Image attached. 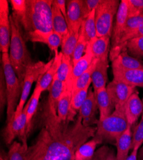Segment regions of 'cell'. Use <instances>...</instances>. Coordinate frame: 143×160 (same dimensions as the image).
<instances>
[{"label":"cell","instance_id":"1","mask_svg":"<svg viewBox=\"0 0 143 160\" xmlns=\"http://www.w3.org/2000/svg\"><path fill=\"white\" fill-rule=\"evenodd\" d=\"M41 129L29 146L27 160H73L76 151L95 136L96 127H85L79 115L62 122L46 102L41 116Z\"/></svg>","mask_w":143,"mask_h":160},{"label":"cell","instance_id":"2","mask_svg":"<svg viewBox=\"0 0 143 160\" xmlns=\"http://www.w3.org/2000/svg\"><path fill=\"white\" fill-rule=\"evenodd\" d=\"M53 0H27V13L21 24L24 37L30 35H48L54 32Z\"/></svg>","mask_w":143,"mask_h":160},{"label":"cell","instance_id":"3","mask_svg":"<svg viewBox=\"0 0 143 160\" xmlns=\"http://www.w3.org/2000/svg\"><path fill=\"white\" fill-rule=\"evenodd\" d=\"M11 24V40L9 49V58L20 83L23 86L24 78L29 67L33 63L25 42L22 26L12 14L10 16Z\"/></svg>","mask_w":143,"mask_h":160},{"label":"cell","instance_id":"4","mask_svg":"<svg viewBox=\"0 0 143 160\" xmlns=\"http://www.w3.org/2000/svg\"><path fill=\"white\" fill-rule=\"evenodd\" d=\"M2 63L3 69L7 94V124L14 117L15 112L19 104L23 86L13 69L8 53H2Z\"/></svg>","mask_w":143,"mask_h":160},{"label":"cell","instance_id":"5","mask_svg":"<svg viewBox=\"0 0 143 160\" xmlns=\"http://www.w3.org/2000/svg\"><path fill=\"white\" fill-rule=\"evenodd\" d=\"M123 110H114L107 118L99 120L96 124L95 137L103 142L115 143L128 127Z\"/></svg>","mask_w":143,"mask_h":160},{"label":"cell","instance_id":"6","mask_svg":"<svg viewBox=\"0 0 143 160\" xmlns=\"http://www.w3.org/2000/svg\"><path fill=\"white\" fill-rule=\"evenodd\" d=\"M120 5L118 0H102L95 10L98 37L112 36L114 19L118 13Z\"/></svg>","mask_w":143,"mask_h":160},{"label":"cell","instance_id":"7","mask_svg":"<svg viewBox=\"0 0 143 160\" xmlns=\"http://www.w3.org/2000/svg\"><path fill=\"white\" fill-rule=\"evenodd\" d=\"M52 62H53V58L47 63H44L42 61H38L32 64L28 68L24 78L21 96L14 116L19 115L23 112L26 105V102L30 95L33 83L35 81H37L46 72Z\"/></svg>","mask_w":143,"mask_h":160},{"label":"cell","instance_id":"8","mask_svg":"<svg viewBox=\"0 0 143 160\" xmlns=\"http://www.w3.org/2000/svg\"><path fill=\"white\" fill-rule=\"evenodd\" d=\"M127 19L128 2L127 0H122L115 16V21L113 26L112 32V48L110 53V58L112 62L121 53L120 44Z\"/></svg>","mask_w":143,"mask_h":160},{"label":"cell","instance_id":"9","mask_svg":"<svg viewBox=\"0 0 143 160\" xmlns=\"http://www.w3.org/2000/svg\"><path fill=\"white\" fill-rule=\"evenodd\" d=\"M107 90L114 106V110H123L128 99L136 90L135 87L113 79L107 85Z\"/></svg>","mask_w":143,"mask_h":160},{"label":"cell","instance_id":"10","mask_svg":"<svg viewBox=\"0 0 143 160\" xmlns=\"http://www.w3.org/2000/svg\"><path fill=\"white\" fill-rule=\"evenodd\" d=\"M7 0L0 1V50L8 53L11 40V24Z\"/></svg>","mask_w":143,"mask_h":160},{"label":"cell","instance_id":"11","mask_svg":"<svg viewBox=\"0 0 143 160\" xmlns=\"http://www.w3.org/2000/svg\"><path fill=\"white\" fill-rule=\"evenodd\" d=\"M98 110L94 92L89 90L87 97L79 111V115L82 120V124L85 127H92L96 125L99 120L96 114Z\"/></svg>","mask_w":143,"mask_h":160},{"label":"cell","instance_id":"12","mask_svg":"<svg viewBox=\"0 0 143 160\" xmlns=\"http://www.w3.org/2000/svg\"><path fill=\"white\" fill-rule=\"evenodd\" d=\"M67 22L69 30L80 33L83 17V0H69L66 2Z\"/></svg>","mask_w":143,"mask_h":160},{"label":"cell","instance_id":"13","mask_svg":"<svg viewBox=\"0 0 143 160\" xmlns=\"http://www.w3.org/2000/svg\"><path fill=\"white\" fill-rule=\"evenodd\" d=\"M143 112V102L135 91L124 106V114L129 126L132 127Z\"/></svg>","mask_w":143,"mask_h":160},{"label":"cell","instance_id":"14","mask_svg":"<svg viewBox=\"0 0 143 160\" xmlns=\"http://www.w3.org/2000/svg\"><path fill=\"white\" fill-rule=\"evenodd\" d=\"M114 79L132 87H143V69H112Z\"/></svg>","mask_w":143,"mask_h":160},{"label":"cell","instance_id":"15","mask_svg":"<svg viewBox=\"0 0 143 160\" xmlns=\"http://www.w3.org/2000/svg\"><path fill=\"white\" fill-rule=\"evenodd\" d=\"M62 52H60L53 58V62L46 72L37 80V84L40 87L42 92L49 90L50 87L57 75L59 68L61 63Z\"/></svg>","mask_w":143,"mask_h":160},{"label":"cell","instance_id":"16","mask_svg":"<svg viewBox=\"0 0 143 160\" xmlns=\"http://www.w3.org/2000/svg\"><path fill=\"white\" fill-rule=\"evenodd\" d=\"M112 69L121 70L143 69V63L138 59L129 55L126 48L112 62Z\"/></svg>","mask_w":143,"mask_h":160},{"label":"cell","instance_id":"17","mask_svg":"<svg viewBox=\"0 0 143 160\" xmlns=\"http://www.w3.org/2000/svg\"><path fill=\"white\" fill-rule=\"evenodd\" d=\"M94 92L100 112L99 120H103L109 117L114 111V106L107 88L95 90Z\"/></svg>","mask_w":143,"mask_h":160},{"label":"cell","instance_id":"18","mask_svg":"<svg viewBox=\"0 0 143 160\" xmlns=\"http://www.w3.org/2000/svg\"><path fill=\"white\" fill-rule=\"evenodd\" d=\"M108 68V59L98 60L91 76L92 84L94 91L107 87Z\"/></svg>","mask_w":143,"mask_h":160},{"label":"cell","instance_id":"19","mask_svg":"<svg viewBox=\"0 0 143 160\" xmlns=\"http://www.w3.org/2000/svg\"><path fill=\"white\" fill-rule=\"evenodd\" d=\"M72 86L66 85L64 87V92L59 101L57 105V116L62 122L68 121V117L71 111L72 101Z\"/></svg>","mask_w":143,"mask_h":160},{"label":"cell","instance_id":"20","mask_svg":"<svg viewBox=\"0 0 143 160\" xmlns=\"http://www.w3.org/2000/svg\"><path fill=\"white\" fill-rule=\"evenodd\" d=\"M25 39L32 42L43 43L48 46L51 51L55 53V55L59 54V48L61 46L62 42V37L56 32H53L51 33L44 35L41 34L30 35L25 37Z\"/></svg>","mask_w":143,"mask_h":160},{"label":"cell","instance_id":"21","mask_svg":"<svg viewBox=\"0 0 143 160\" xmlns=\"http://www.w3.org/2000/svg\"><path fill=\"white\" fill-rule=\"evenodd\" d=\"M132 127L130 126H128L125 131L119 137L116 142L117 160H126L128 156L129 151L132 150Z\"/></svg>","mask_w":143,"mask_h":160},{"label":"cell","instance_id":"22","mask_svg":"<svg viewBox=\"0 0 143 160\" xmlns=\"http://www.w3.org/2000/svg\"><path fill=\"white\" fill-rule=\"evenodd\" d=\"M94 59V58L92 51L91 46H90V43H89L84 56L73 65L71 74L72 87L75 80L88 69Z\"/></svg>","mask_w":143,"mask_h":160},{"label":"cell","instance_id":"23","mask_svg":"<svg viewBox=\"0 0 143 160\" xmlns=\"http://www.w3.org/2000/svg\"><path fill=\"white\" fill-rule=\"evenodd\" d=\"M103 142L97 138L94 137L92 139L87 141L79 147L74 155L73 160H90L94 156L97 146Z\"/></svg>","mask_w":143,"mask_h":160},{"label":"cell","instance_id":"24","mask_svg":"<svg viewBox=\"0 0 143 160\" xmlns=\"http://www.w3.org/2000/svg\"><path fill=\"white\" fill-rule=\"evenodd\" d=\"M111 37L103 36L97 37L93 41L89 42L91 46L94 58L98 60L108 59Z\"/></svg>","mask_w":143,"mask_h":160},{"label":"cell","instance_id":"25","mask_svg":"<svg viewBox=\"0 0 143 160\" xmlns=\"http://www.w3.org/2000/svg\"><path fill=\"white\" fill-rule=\"evenodd\" d=\"M52 22L54 32L58 33L63 40L69 33L68 24L62 13L54 4L52 5Z\"/></svg>","mask_w":143,"mask_h":160},{"label":"cell","instance_id":"26","mask_svg":"<svg viewBox=\"0 0 143 160\" xmlns=\"http://www.w3.org/2000/svg\"><path fill=\"white\" fill-rule=\"evenodd\" d=\"M42 93L43 92L41 90L40 87L36 85L30 100L25 105L26 109H27V122L28 128V134L31 130L32 120L34 115L37 112L38 102H39Z\"/></svg>","mask_w":143,"mask_h":160},{"label":"cell","instance_id":"27","mask_svg":"<svg viewBox=\"0 0 143 160\" xmlns=\"http://www.w3.org/2000/svg\"><path fill=\"white\" fill-rule=\"evenodd\" d=\"M64 85L57 78L56 75L49 90V94L47 101V104L49 109L52 112L57 113L58 102L64 92Z\"/></svg>","mask_w":143,"mask_h":160},{"label":"cell","instance_id":"28","mask_svg":"<svg viewBox=\"0 0 143 160\" xmlns=\"http://www.w3.org/2000/svg\"><path fill=\"white\" fill-rule=\"evenodd\" d=\"M73 67V65L71 58L65 56L62 54L61 63L57 73V77L61 82L63 83L64 87L67 85L72 86L71 74Z\"/></svg>","mask_w":143,"mask_h":160},{"label":"cell","instance_id":"29","mask_svg":"<svg viewBox=\"0 0 143 160\" xmlns=\"http://www.w3.org/2000/svg\"><path fill=\"white\" fill-rule=\"evenodd\" d=\"M98 61V59L94 58L88 69L75 80L73 85L72 93L80 90L88 86H90V84L92 83L91 76Z\"/></svg>","mask_w":143,"mask_h":160},{"label":"cell","instance_id":"30","mask_svg":"<svg viewBox=\"0 0 143 160\" xmlns=\"http://www.w3.org/2000/svg\"><path fill=\"white\" fill-rule=\"evenodd\" d=\"M20 128L19 115L14 116L10 122L7 124L3 130V139L7 145H10L16 137H18Z\"/></svg>","mask_w":143,"mask_h":160},{"label":"cell","instance_id":"31","mask_svg":"<svg viewBox=\"0 0 143 160\" xmlns=\"http://www.w3.org/2000/svg\"><path fill=\"white\" fill-rule=\"evenodd\" d=\"M80 29L84 32V34L89 43L93 41L94 39L98 37L95 20V10H93L84 20Z\"/></svg>","mask_w":143,"mask_h":160},{"label":"cell","instance_id":"32","mask_svg":"<svg viewBox=\"0 0 143 160\" xmlns=\"http://www.w3.org/2000/svg\"><path fill=\"white\" fill-rule=\"evenodd\" d=\"M80 33H76L69 30V33L62 40L61 45V52L65 56L71 58L75 49Z\"/></svg>","mask_w":143,"mask_h":160},{"label":"cell","instance_id":"33","mask_svg":"<svg viewBox=\"0 0 143 160\" xmlns=\"http://www.w3.org/2000/svg\"><path fill=\"white\" fill-rule=\"evenodd\" d=\"M27 150L21 142L14 141L10 145L6 160H27Z\"/></svg>","mask_w":143,"mask_h":160},{"label":"cell","instance_id":"34","mask_svg":"<svg viewBox=\"0 0 143 160\" xmlns=\"http://www.w3.org/2000/svg\"><path fill=\"white\" fill-rule=\"evenodd\" d=\"M12 8V15L21 24L24 21L27 13V0H10Z\"/></svg>","mask_w":143,"mask_h":160},{"label":"cell","instance_id":"35","mask_svg":"<svg viewBox=\"0 0 143 160\" xmlns=\"http://www.w3.org/2000/svg\"><path fill=\"white\" fill-rule=\"evenodd\" d=\"M88 44L89 42L87 41L84 32L80 29L79 38V40H78V42L72 57L73 65H74L78 60H79L84 56L86 51Z\"/></svg>","mask_w":143,"mask_h":160},{"label":"cell","instance_id":"36","mask_svg":"<svg viewBox=\"0 0 143 160\" xmlns=\"http://www.w3.org/2000/svg\"><path fill=\"white\" fill-rule=\"evenodd\" d=\"M126 48L135 57H143V37L130 40L126 44Z\"/></svg>","mask_w":143,"mask_h":160},{"label":"cell","instance_id":"37","mask_svg":"<svg viewBox=\"0 0 143 160\" xmlns=\"http://www.w3.org/2000/svg\"><path fill=\"white\" fill-rule=\"evenodd\" d=\"M128 18H135L143 14V0H127Z\"/></svg>","mask_w":143,"mask_h":160},{"label":"cell","instance_id":"38","mask_svg":"<svg viewBox=\"0 0 143 160\" xmlns=\"http://www.w3.org/2000/svg\"><path fill=\"white\" fill-rule=\"evenodd\" d=\"M142 25H143V15H141L140 16L135 17V18H128L121 41L128 35H129L130 33H132L138 28H139Z\"/></svg>","mask_w":143,"mask_h":160},{"label":"cell","instance_id":"39","mask_svg":"<svg viewBox=\"0 0 143 160\" xmlns=\"http://www.w3.org/2000/svg\"><path fill=\"white\" fill-rule=\"evenodd\" d=\"M143 143V112L139 123L136 126L132 134V149L134 148H140Z\"/></svg>","mask_w":143,"mask_h":160},{"label":"cell","instance_id":"40","mask_svg":"<svg viewBox=\"0 0 143 160\" xmlns=\"http://www.w3.org/2000/svg\"><path fill=\"white\" fill-rule=\"evenodd\" d=\"M0 108H1V113L5 106L7 105V87L5 75L3 72V67L1 69V78H0Z\"/></svg>","mask_w":143,"mask_h":160},{"label":"cell","instance_id":"41","mask_svg":"<svg viewBox=\"0 0 143 160\" xmlns=\"http://www.w3.org/2000/svg\"><path fill=\"white\" fill-rule=\"evenodd\" d=\"M102 2V0H83V17L85 20L93 10L96 8Z\"/></svg>","mask_w":143,"mask_h":160},{"label":"cell","instance_id":"42","mask_svg":"<svg viewBox=\"0 0 143 160\" xmlns=\"http://www.w3.org/2000/svg\"><path fill=\"white\" fill-rule=\"evenodd\" d=\"M141 37H143V25H142L139 28H138L137 29H136L135 30L128 35L122 40L120 44L121 51H122L124 49H126V44L128 41H130V40Z\"/></svg>","mask_w":143,"mask_h":160},{"label":"cell","instance_id":"43","mask_svg":"<svg viewBox=\"0 0 143 160\" xmlns=\"http://www.w3.org/2000/svg\"><path fill=\"white\" fill-rule=\"evenodd\" d=\"M109 151L110 148L108 146L103 145L96 151L94 156L90 160H105Z\"/></svg>","mask_w":143,"mask_h":160},{"label":"cell","instance_id":"44","mask_svg":"<svg viewBox=\"0 0 143 160\" xmlns=\"http://www.w3.org/2000/svg\"><path fill=\"white\" fill-rule=\"evenodd\" d=\"M66 1L65 0H53V4H54L62 13L67 21V6Z\"/></svg>","mask_w":143,"mask_h":160},{"label":"cell","instance_id":"45","mask_svg":"<svg viewBox=\"0 0 143 160\" xmlns=\"http://www.w3.org/2000/svg\"><path fill=\"white\" fill-rule=\"evenodd\" d=\"M139 148H134L132 149V152L130 154L128 155L126 160H139L138 159V152Z\"/></svg>","mask_w":143,"mask_h":160},{"label":"cell","instance_id":"46","mask_svg":"<svg viewBox=\"0 0 143 160\" xmlns=\"http://www.w3.org/2000/svg\"><path fill=\"white\" fill-rule=\"evenodd\" d=\"M105 160H117L116 154H115L113 150L110 149Z\"/></svg>","mask_w":143,"mask_h":160},{"label":"cell","instance_id":"47","mask_svg":"<svg viewBox=\"0 0 143 160\" xmlns=\"http://www.w3.org/2000/svg\"><path fill=\"white\" fill-rule=\"evenodd\" d=\"M142 159H143V145L140 148V149L139 150V152H138V159L140 160Z\"/></svg>","mask_w":143,"mask_h":160},{"label":"cell","instance_id":"48","mask_svg":"<svg viewBox=\"0 0 143 160\" xmlns=\"http://www.w3.org/2000/svg\"><path fill=\"white\" fill-rule=\"evenodd\" d=\"M140 160H143V159H140Z\"/></svg>","mask_w":143,"mask_h":160},{"label":"cell","instance_id":"49","mask_svg":"<svg viewBox=\"0 0 143 160\" xmlns=\"http://www.w3.org/2000/svg\"><path fill=\"white\" fill-rule=\"evenodd\" d=\"M142 15H143V14H142Z\"/></svg>","mask_w":143,"mask_h":160}]
</instances>
